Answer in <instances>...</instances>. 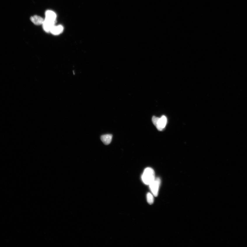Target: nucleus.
<instances>
[{"mask_svg":"<svg viewBox=\"0 0 247 247\" xmlns=\"http://www.w3.org/2000/svg\"><path fill=\"white\" fill-rule=\"evenodd\" d=\"M154 170L151 168H147L145 169L141 176L143 183L149 185L155 178Z\"/></svg>","mask_w":247,"mask_h":247,"instance_id":"f257e3e1","label":"nucleus"},{"mask_svg":"<svg viewBox=\"0 0 247 247\" xmlns=\"http://www.w3.org/2000/svg\"><path fill=\"white\" fill-rule=\"evenodd\" d=\"M152 122L159 131H162L166 127L167 122L166 117L163 115L161 118L153 116L152 118Z\"/></svg>","mask_w":247,"mask_h":247,"instance_id":"f03ea898","label":"nucleus"},{"mask_svg":"<svg viewBox=\"0 0 247 247\" xmlns=\"http://www.w3.org/2000/svg\"><path fill=\"white\" fill-rule=\"evenodd\" d=\"M160 184V179L157 178H155L154 181L149 185L152 193L155 197H157L158 195Z\"/></svg>","mask_w":247,"mask_h":247,"instance_id":"7ed1b4c3","label":"nucleus"},{"mask_svg":"<svg viewBox=\"0 0 247 247\" xmlns=\"http://www.w3.org/2000/svg\"><path fill=\"white\" fill-rule=\"evenodd\" d=\"M55 22L44 19V22L43 24V28L46 32H49L51 31L52 29L55 25Z\"/></svg>","mask_w":247,"mask_h":247,"instance_id":"20e7f679","label":"nucleus"},{"mask_svg":"<svg viewBox=\"0 0 247 247\" xmlns=\"http://www.w3.org/2000/svg\"><path fill=\"white\" fill-rule=\"evenodd\" d=\"M56 15L54 11L48 10L45 13V19L47 20L56 22Z\"/></svg>","mask_w":247,"mask_h":247,"instance_id":"39448f33","label":"nucleus"},{"mask_svg":"<svg viewBox=\"0 0 247 247\" xmlns=\"http://www.w3.org/2000/svg\"><path fill=\"white\" fill-rule=\"evenodd\" d=\"M30 20L34 24L40 25L43 24L44 19L40 16L35 15L31 17Z\"/></svg>","mask_w":247,"mask_h":247,"instance_id":"423d86ee","label":"nucleus"},{"mask_svg":"<svg viewBox=\"0 0 247 247\" xmlns=\"http://www.w3.org/2000/svg\"><path fill=\"white\" fill-rule=\"evenodd\" d=\"M112 135L111 134H106L101 136V139L105 145L109 144L112 141Z\"/></svg>","mask_w":247,"mask_h":247,"instance_id":"0eeeda50","label":"nucleus"},{"mask_svg":"<svg viewBox=\"0 0 247 247\" xmlns=\"http://www.w3.org/2000/svg\"><path fill=\"white\" fill-rule=\"evenodd\" d=\"M63 27L61 25L58 26H54L52 28L50 32L54 35H58L61 34L63 31Z\"/></svg>","mask_w":247,"mask_h":247,"instance_id":"6e6552de","label":"nucleus"},{"mask_svg":"<svg viewBox=\"0 0 247 247\" xmlns=\"http://www.w3.org/2000/svg\"><path fill=\"white\" fill-rule=\"evenodd\" d=\"M147 198L148 203L149 204L151 205L153 203L154 198H153V194L149 192L147 194Z\"/></svg>","mask_w":247,"mask_h":247,"instance_id":"1a4fd4ad","label":"nucleus"}]
</instances>
